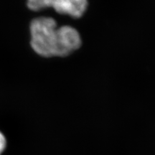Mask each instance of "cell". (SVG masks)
<instances>
[{
  "mask_svg": "<svg viewBox=\"0 0 155 155\" xmlns=\"http://www.w3.org/2000/svg\"><path fill=\"white\" fill-rule=\"evenodd\" d=\"M30 28L31 46L42 57H66L81 45L80 34L75 28L68 25L57 28V22L51 17L34 19Z\"/></svg>",
  "mask_w": 155,
  "mask_h": 155,
  "instance_id": "cell-1",
  "label": "cell"
},
{
  "mask_svg": "<svg viewBox=\"0 0 155 155\" xmlns=\"http://www.w3.org/2000/svg\"><path fill=\"white\" fill-rule=\"evenodd\" d=\"M88 7L87 0H45V8L53 7L58 13L80 18Z\"/></svg>",
  "mask_w": 155,
  "mask_h": 155,
  "instance_id": "cell-2",
  "label": "cell"
},
{
  "mask_svg": "<svg viewBox=\"0 0 155 155\" xmlns=\"http://www.w3.org/2000/svg\"><path fill=\"white\" fill-rule=\"evenodd\" d=\"M27 5L32 11H39L45 8V0H28Z\"/></svg>",
  "mask_w": 155,
  "mask_h": 155,
  "instance_id": "cell-3",
  "label": "cell"
},
{
  "mask_svg": "<svg viewBox=\"0 0 155 155\" xmlns=\"http://www.w3.org/2000/svg\"><path fill=\"white\" fill-rule=\"evenodd\" d=\"M6 147V139L3 134L0 131V154L3 152Z\"/></svg>",
  "mask_w": 155,
  "mask_h": 155,
  "instance_id": "cell-4",
  "label": "cell"
}]
</instances>
